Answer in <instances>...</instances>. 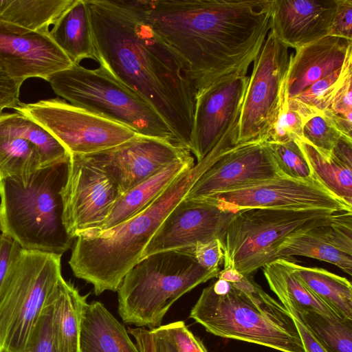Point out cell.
Instances as JSON below:
<instances>
[{
	"mask_svg": "<svg viewBox=\"0 0 352 352\" xmlns=\"http://www.w3.org/2000/svg\"><path fill=\"white\" fill-rule=\"evenodd\" d=\"M96 60L147 101L189 149L197 91L177 54L153 30L140 0H85Z\"/></svg>",
	"mask_w": 352,
	"mask_h": 352,
	"instance_id": "cell-1",
	"label": "cell"
},
{
	"mask_svg": "<svg viewBox=\"0 0 352 352\" xmlns=\"http://www.w3.org/2000/svg\"><path fill=\"white\" fill-rule=\"evenodd\" d=\"M272 1L140 3L153 30L184 63L198 95L223 78L246 75L271 29Z\"/></svg>",
	"mask_w": 352,
	"mask_h": 352,
	"instance_id": "cell-2",
	"label": "cell"
},
{
	"mask_svg": "<svg viewBox=\"0 0 352 352\" xmlns=\"http://www.w3.org/2000/svg\"><path fill=\"white\" fill-rule=\"evenodd\" d=\"M218 157V152L211 151L126 221L106 231L75 238L68 262L74 276L91 284L96 295L117 292L168 215Z\"/></svg>",
	"mask_w": 352,
	"mask_h": 352,
	"instance_id": "cell-3",
	"label": "cell"
},
{
	"mask_svg": "<svg viewBox=\"0 0 352 352\" xmlns=\"http://www.w3.org/2000/svg\"><path fill=\"white\" fill-rule=\"evenodd\" d=\"M190 318L219 337L280 352H305L289 311L252 276L236 283L218 278L203 289Z\"/></svg>",
	"mask_w": 352,
	"mask_h": 352,
	"instance_id": "cell-4",
	"label": "cell"
},
{
	"mask_svg": "<svg viewBox=\"0 0 352 352\" xmlns=\"http://www.w3.org/2000/svg\"><path fill=\"white\" fill-rule=\"evenodd\" d=\"M68 162L0 179V231L23 250L63 255L74 240L62 220Z\"/></svg>",
	"mask_w": 352,
	"mask_h": 352,
	"instance_id": "cell-5",
	"label": "cell"
},
{
	"mask_svg": "<svg viewBox=\"0 0 352 352\" xmlns=\"http://www.w3.org/2000/svg\"><path fill=\"white\" fill-rule=\"evenodd\" d=\"M219 269L201 267L194 247L157 252L140 259L117 292L118 314L125 323L156 328L172 305L197 285L217 277Z\"/></svg>",
	"mask_w": 352,
	"mask_h": 352,
	"instance_id": "cell-6",
	"label": "cell"
},
{
	"mask_svg": "<svg viewBox=\"0 0 352 352\" xmlns=\"http://www.w3.org/2000/svg\"><path fill=\"white\" fill-rule=\"evenodd\" d=\"M47 82L56 95L71 104L126 126L137 134L178 144L155 109L100 65L88 69L73 64L51 75Z\"/></svg>",
	"mask_w": 352,
	"mask_h": 352,
	"instance_id": "cell-7",
	"label": "cell"
},
{
	"mask_svg": "<svg viewBox=\"0 0 352 352\" xmlns=\"http://www.w3.org/2000/svg\"><path fill=\"white\" fill-rule=\"evenodd\" d=\"M348 212L252 208L237 211L219 240L223 267H234L243 276L275 260L280 244L317 226L333 222Z\"/></svg>",
	"mask_w": 352,
	"mask_h": 352,
	"instance_id": "cell-8",
	"label": "cell"
},
{
	"mask_svg": "<svg viewBox=\"0 0 352 352\" xmlns=\"http://www.w3.org/2000/svg\"><path fill=\"white\" fill-rule=\"evenodd\" d=\"M63 277L61 255L21 249L0 296V352H27L38 320Z\"/></svg>",
	"mask_w": 352,
	"mask_h": 352,
	"instance_id": "cell-9",
	"label": "cell"
},
{
	"mask_svg": "<svg viewBox=\"0 0 352 352\" xmlns=\"http://www.w3.org/2000/svg\"><path fill=\"white\" fill-rule=\"evenodd\" d=\"M288 47L270 29L254 60L238 123L236 144L265 138L287 96Z\"/></svg>",
	"mask_w": 352,
	"mask_h": 352,
	"instance_id": "cell-10",
	"label": "cell"
},
{
	"mask_svg": "<svg viewBox=\"0 0 352 352\" xmlns=\"http://www.w3.org/2000/svg\"><path fill=\"white\" fill-rule=\"evenodd\" d=\"M14 110L48 131L69 155L94 153L137 135L126 126L58 98L21 102Z\"/></svg>",
	"mask_w": 352,
	"mask_h": 352,
	"instance_id": "cell-11",
	"label": "cell"
},
{
	"mask_svg": "<svg viewBox=\"0 0 352 352\" xmlns=\"http://www.w3.org/2000/svg\"><path fill=\"white\" fill-rule=\"evenodd\" d=\"M202 198L234 212L252 208L352 212V205L330 192L313 175L300 179L280 174Z\"/></svg>",
	"mask_w": 352,
	"mask_h": 352,
	"instance_id": "cell-12",
	"label": "cell"
},
{
	"mask_svg": "<svg viewBox=\"0 0 352 352\" xmlns=\"http://www.w3.org/2000/svg\"><path fill=\"white\" fill-rule=\"evenodd\" d=\"M62 220L74 239L98 227L120 196L106 173L81 155H70L65 184L60 190Z\"/></svg>",
	"mask_w": 352,
	"mask_h": 352,
	"instance_id": "cell-13",
	"label": "cell"
},
{
	"mask_svg": "<svg viewBox=\"0 0 352 352\" xmlns=\"http://www.w3.org/2000/svg\"><path fill=\"white\" fill-rule=\"evenodd\" d=\"M190 154L188 148L168 140L137 134L113 147L83 155L106 173L121 195Z\"/></svg>",
	"mask_w": 352,
	"mask_h": 352,
	"instance_id": "cell-14",
	"label": "cell"
},
{
	"mask_svg": "<svg viewBox=\"0 0 352 352\" xmlns=\"http://www.w3.org/2000/svg\"><path fill=\"white\" fill-rule=\"evenodd\" d=\"M48 34L0 19V70L21 86L28 78L47 81L70 67L73 63Z\"/></svg>",
	"mask_w": 352,
	"mask_h": 352,
	"instance_id": "cell-15",
	"label": "cell"
},
{
	"mask_svg": "<svg viewBox=\"0 0 352 352\" xmlns=\"http://www.w3.org/2000/svg\"><path fill=\"white\" fill-rule=\"evenodd\" d=\"M236 212L207 198L185 197L151 238L141 259L157 252L192 248L199 242L219 239Z\"/></svg>",
	"mask_w": 352,
	"mask_h": 352,
	"instance_id": "cell-16",
	"label": "cell"
},
{
	"mask_svg": "<svg viewBox=\"0 0 352 352\" xmlns=\"http://www.w3.org/2000/svg\"><path fill=\"white\" fill-rule=\"evenodd\" d=\"M249 80L232 75L214 82L197 95L189 150L201 161L239 119Z\"/></svg>",
	"mask_w": 352,
	"mask_h": 352,
	"instance_id": "cell-17",
	"label": "cell"
},
{
	"mask_svg": "<svg viewBox=\"0 0 352 352\" xmlns=\"http://www.w3.org/2000/svg\"><path fill=\"white\" fill-rule=\"evenodd\" d=\"M281 174L267 142L233 144L199 177L186 198L197 199L259 182Z\"/></svg>",
	"mask_w": 352,
	"mask_h": 352,
	"instance_id": "cell-18",
	"label": "cell"
},
{
	"mask_svg": "<svg viewBox=\"0 0 352 352\" xmlns=\"http://www.w3.org/2000/svg\"><path fill=\"white\" fill-rule=\"evenodd\" d=\"M338 0H273L271 29L295 50L329 36Z\"/></svg>",
	"mask_w": 352,
	"mask_h": 352,
	"instance_id": "cell-19",
	"label": "cell"
},
{
	"mask_svg": "<svg viewBox=\"0 0 352 352\" xmlns=\"http://www.w3.org/2000/svg\"><path fill=\"white\" fill-rule=\"evenodd\" d=\"M307 256L331 263L352 274V212L337 219L301 232L283 241L275 259Z\"/></svg>",
	"mask_w": 352,
	"mask_h": 352,
	"instance_id": "cell-20",
	"label": "cell"
},
{
	"mask_svg": "<svg viewBox=\"0 0 352 352\" xmlns=\"http://www.w3.org/2000/svg\"><path fill=\"white\" fill-rule=\"evenodd\" d=\"M352 58V41L327 36L296 50L289 58L285 78L287 98L342 68Z\"/></svg>",
	"mask_w": 352,
	"mask_h": 352,
	"instance_id": "cell-21",
	"label": "cell"
},
{
	"mask_svg": "<svg viewBox=\"0 0 352 352\" xmlns=\"http://www.w3.org/2000/svg\"><path fill=\"white\" fill-rule=\"evenodd\" d=\"M195 164L192 154L172 162L122 194L104 221L96 228L80 235L89 236L106 231L131 218L147 207L182 173Z\"/></svg>",
	"mask_w": 352,
	"mask_h": 352,
	"instance_id": "cell-22",
	"label": "cell"
},
{
	"mask_svg": "<svg viewBox=\"0 0 352 352\" xmlns=\"http://www.w3.org/2000/svg\"><path fill=\"white\" fill-rule=\"evenodd\" d=\"M79 352H140L128 331L98 302L83 306L79 336Z\"/></svg>",
	"mask_w": 352,
	"mask_h": 352,
	"instance_id": "cell-23",
	"label": "cell"
},
{
	"mask_svg": "<svg viewBox=\"0 0 352 352\" xmlns=\"http://www.w3.org/2000/svg\"><path fill=\"white\" fill-rule=\"evenodd\" d=\"M48 34L73 64H80L85 58L96 60L93 30L85 0H74Z\"/></svg>",
	"mask_w": 352,
	"mask_h": 352,
	"instance_id": "cell-24",
	"label": "cell"
},
{
	"mask_svg": "<svg viewBox=\"0 0 352 352\" xmlns=\"http://www.w3.org/2000/svg\"><path fill=\"white\" fill-rule=\"evenodd\" d=\"M86 296L65 279L52 296V332L56 352H79V336Z\"/></svg>",
	"mask_w": 352,
	"mask_h": 352,
	"instance_id": "cell-25",
	"label": "cell"
},
{
	"mask_svg": "<svg viewBox=\"0 0 352 352\" xmlns=\"http://www.w3.org/2000/svg\"><path fill=\"white\" fill-rule=\"evenodd\" d=\"M287 258L299 280L341 319L352 320V285L344 277L316 267H305Z\"/></svg>",
	"mask_w": 352,
	"mask_h": 352,
	"instance_id": "cell-26",
	"label": "cell"
},
{
	"mask_svg": "<svg viewBox=\"0 0 352 352\" xmlns=\"http://www.w3.org/2000/svg\"><path fill=\"white\" fill-rule=\"evenodd\" d=\"M263 272L270 288L280 302H287L300 311H313L331 318L344 320L299 280L290 267L287 258H278L266 264L263 267Z\"/></svg>",
	"mask_w": 352,
	"mask_h": 352,
	"instance_id": "cell-27",
	"label": "cell"
},
{
	"mask_svg": "<svg viewBox=\"0 0 352 352\" xmlns=\"http://www.w3.org/2000/svg\"><path fill=\"white\" fill-rule=\"evenodd\" d=\"M0 135L19 137L33 144L41 156L43 168L69 161L68 151L48 131L17 112L0 113Z\"/></svg>",
	"mask_w": 352,
	"mask_h": 352,
	"instance_id": "cell-28",
	"label": "cell"
},
{
	"mask_svg": "<svg viewBox=\"0 0 352 352\" xmlns=\"http://www.w3.org/2000/svg\"><path fill=\"white\" fill-rule=\"evenodd\" d=\"M74 0H0V19L48 34Z\"/></svg>",
	"mask_w": 352,
	"mask_h": 352,
	"instance_id": "cell-29",
	"label": "cell"
},
{
	"mask_svg": "<svg viewBox=\"0 0 352 352\" xmlns=\"http://www.w3.org/2000/svg\"><path fill=\"white\" fill-rule=\"evenodd\" d=\"M312 173L333 194L352 205V169L305 140L296 142Z\"/></svg>",
	"mask_w": 352,
	"mask_h": 352,
	"instance_id": "cell-30",
	"label": "cell"
},
{
	"mask_svg": "<svg viewBox=\"0 0 352 352\" xmlns=\"http://www.w3.org/2000/svg\"><path fill=\"white\" fill-rule=\"evenodd\" d=\"M43 168L41 156L28 140L0 135V179L24 177Z\"/></svg>",
	"mask_w": 352,
	"mask_h": 352,
	"instance_id": "cell-31",
	"label": "cell"
},
{
	"mask_svg": "<svg viewBox=\"0 0 352 352\" xmlns=\"http://www.w3.org/2000/svg\"><path fill=\"white\" fill-rule=\"evenodd\" d=\"M298 311L327 352H352V320H339L313 311Z\"/></svg>",
	"mask_w": 352,
	"mask_h": 352,
	"instance_id": "cell-32",
	"label": "cell"
},
{
	"mask_svg": "<svg viewBox=\"0 0 352 352\" xmlns=\"http://www.w3.org/2000/svg\"><path fill=\"white\" fill-rule=\"evenodd\" d=\"M321 113L294 98H285L276 122L265 138V142L285 143L305 140L303 128L312 117Z\"/></svg>",
	"mask_w": 352,
	"mask_h": 352,
	"instance_id": "cell-33",
	"label": "cell"
},
{
	"mask_svg": "<svg viewBox=\"0 0 352 352\" xmlns=\"http://www.w3.org/2000/svg\"><path fill=\"white\" fill-rule=\"evenodd\" d=\"M352 72V58L331 75L322 78L293 98L308 107L322 113L330 103L346 75Z\"/></svg>",
	"mask_w": 352,
	"mask_h": 352,
	"instance_id": "cell-34",
	"label": "cell"
},
{
	"mask_svg": "<svg viewBox=\"0 0 352 352\" xmlns=\"http://www.w3.org/2000/svg\"><path fill=\"white\" fill-rule=\"evenodd\" d=\"M267 144L281 174L300 179L312 177L310 167L296 142Z\"/></svg>",
	"mask_w": 352,
	"mask_h": 352,
	"instance_id": "cell-35",
	"label": "cell"
},
{
	"mask_svg": "<svg viewBox=\"0 0 352 352\" xmlns=\"http://www.w3.org/2000/svg\"><path fill=\"white\" fill-rule=\"evenodd\" d=\"M303 137L305 141L325 153H331L342 138L323 113L312 117L305 123Z\"/></svg>",
	"mask_w": 352,
	"mask_h": 352,
	"instance_id": "cell-36",
	"label": "cell"
},
{
	"mask_svg": "<svg viewBox=\"0 0 352 352\" xmlns=\"http://www.w3.org/2000/svg\"><path fill=\"white\" fill-rule=\"evenodd\" d=\"M52 296L38 320L27 352H56L52 332Z\"/></svg>",
	"mask_w": 352,
	"mask_h": 352,
	"instance_id": "cell-37",
	"label": "cell"
},
{
	"mask_svg": "<svg viewBox=\"0 0 352 352\" xmlns=\"http://www.w3.org/2000/svg\"><path fill=\"white\" fill-rule=\"evenodd\" d=\"M165 325L179 352H208L201 340L188 329L184 322L176 321Z\"/></svg>",
	"mask_w": 352,
	"mask_h": 352,
	"instance_id": "cell-38",
	"label": "cell"
},
{
	"mask_svg": "<svg viewBox=\"0 0 352 352\" xmlns=\"http://www.w3.org/2000/svg\"><path fill=\"white\" fill-rule=\"evenodd\" d=\"M194 256L197 263L207 270L219 269L223 253L219 239L199 242L194 246Z\"/></svg>",
	"mask_w": 352,
	"mask_h": 352,
	"instance_id": "cell-39",
	"label": "cell"
},
{
	"mask_svg": "<svg viewBox=\"0 0 352 352\" xmlns=\"http://www.w3.org/2000/svg\"><path fill=\"white\" fill-rule=\"evenodd\" d=\"M329 36L352 41V0H338Z\"/></svg>",
	"mask_w": 352,
	"mask_h": 352,
	"instance_id": "cell-40",
	"label": "cell"
},
{
	"mask_svg": "<svg viewBox=\"0 0 352 352\" xmlns=\"http://www.w3.org/2000/svg\"><path fill=\"white\" fill-rule=\"evenodd\" d=\"M21 249L13 239L0 234V296L10 272Z\"/></svg>",
	"mask_w": 352,
	"mask_h": 352,
	"instance_id": "cell-41",
	"label": "cell"
},
{
	"mask_svg": "<svg viewBox=\"0 0 352 352\" xmlns=\"http://www.w3.org/2000/svg\"><path fill=\"white\" fill-rule=\"evenodd\" d=\"M289 311L298 332L305 352H327L302 320L300 312L287 302H280Z\"/></svg>",
	"mask_w": 352,
	"mask_h": 352,
	"instance_id": "cell-42",
	"label": "cell"
},
{
	"mask_svg": "<svg viewBox=\"0 0 352 352\" xmlns=\"http://www.w3.org/2000/svg\"><path fill=\"white\" fill-rule=\"evenodd\" d=\"M349 72L334 95L328 109L334 113L352 118V82ZM326 110V109H325Z\"/></svg>",
	"mask_w": 352,
	"mask_h": 352,
	"instance_id": "cell-43",
	"label": "cell"
},
{
	"mask_svg": "<svg viewBox=\"0 0 352 352\" xmlns=\"http://www.w3.org/2000/svg\"><path fill=\"white\" fill-rule=\"evenodd\" d=\"M21 86L0 70V113L4 109L17 107Z\"/></svg>",
	"mask_w": 352,
	"mask_h": 352,
	"instance_id": "cell-44",
	"label": "cell"
},
{
	"mask_svg": "<svg viewBox=\"0 0 352 352\" xmlns=\"http://www.w3.org/2000/svg\"><path fill=\"white\" fill-rule=\"evenodd\" d=\"M153 352H179L174 339L166 325L149 329Z\"/></svg>",
	"mask_w": 352,
	"mask_h": 352,
	"instance_id": "cell-45",
	"label": "cell"
},
{
	"mask_svg": "<svg viewBox=\"0 0 352 352\" xmlns=\"http://www.w3.org/2000/svg\"><path fill=\"white\" fill-rule=\"evenodd\" d=\"M331 153L338 162L352 169V140L340 138Z\"/></svg>",
	"mask_w": 352,
	"mask_h": 352,
	"instance_id": "cell-46",
	"label": "cell"
},
{
	"mask_svg": "<svg viewBox=\"0 0 352 352\" xmlns=\"http://www.w3.org/2000/svg\"><path fill=\"white\" fill-rule=\"evenodd\" d=\"M243 275L234 267H223L220 270L217 278L229 283H236L241 280Z\"/></svg>",
	"mask_w": 352,
	"mask_h": 352,
	"instance_id": "cell-47",
	"label": "cell"
},
{
	"mask_svg": "<svg viewBox=\"0 0 352 352\" xmlns=\"http://www.w3.org/2000/svg\"><path fill=\"white\" fill-rule=\"evenodd\" d=\"M139 350L140 352H153L151 346L149 343H144L141 344L139 346Z\"/></svg>",
	"mask_w": 352,
	"mask_h": 352,
	"instance_id": "cell-48",
	"label": "cell"
}]
</instances>
